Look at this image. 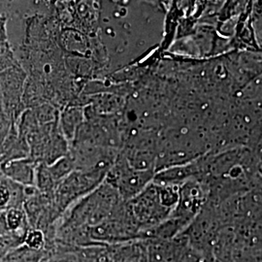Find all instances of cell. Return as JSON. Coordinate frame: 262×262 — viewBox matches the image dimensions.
<instances>
[{"label":"cell","instance_id":"cell-1","mask_svg":"<svg viewBox=\"0 0 262 262\" xmlns=\"http://www.w3.org/2000/svg\"><path fill=\"white\" fill-rule=\"evenodd\" d=\"M212 149L213 141L207 130L192 127L169 128L159 133L156 172L190 163Z\"/></svg>","mask_w":262,"mask_h":262},{"label":"cell","instance_id":"cell-2","mask_svg":"<svg viewBox=\"0 0 262 262\" xmlns=\"http://www.w3.org/2000/svg\"><path fill=\"white\" fill-rule=\"evenodd\" d=\"M180 187L151 182L140 193L128 200L132 215L142 232V239L164 223L178 204Z\"/></svg>","mask_w":262,"mask_h":262},{"label":"cell","instance_id":"cell-3","mask_svg":"<svg viewBox=\"0 0 262 262\" xmlns=\"http://www.w3.org/2000/svg\"><path fill=\"white\" fill-rule=\"evenodd\" d=\"M106 171L73 170L56 187L53 193V204L59 216L81 198L88 195L99 187L107 176Z\"/></svg>","mask_w":262,"mask_h":262},{"label":"cell","instance_id":"cell-4","mask_svg":"<svg viewBox=\"0 0 262 262\" xmlns=\"http://www.w3.org/2000/svg\"><path fill=\"white\" fill-rule=\"evenodd\" d=\"M155 174V171H143L131 167L120 151L107 173L105 182L110 184L123 200H130L152 182Z\"/></svg>","mask_w":262,"mask_h":262},{"label":"cell","instance_id":"cell-5","mask_svg":"<svg viewBox=\"0 0 262 262\" xmlns=\"http://www.w3.org/2000/svg\"><path fill=\"white\" fill-rule=\"evenodd\" d=\"M42 262H111L108 245L71 247L53 243Z\"/></svg>","mask_w":262,"mask_h":262},{"label":"cell","instance_id":"cell-6","mask_svg":"<svg viewBox=\"0 0 262 262\" xmlns=\"http://www.w3.org/2000/svg\"><path fill=\"white\" fill-rule=\"evenodd\" d=\"M37 163L28 158L13 159L0 164V172L11 181L24 187H34Z\"/></svg>","mask_w":262,"mask_h":262},{"label":"cell","instance_id":"cell-7","mask_svg":"<svg viewBox=\"0 0 262 262\" xmlns=\"http://www.w3.org/2000/svg\"><path fill=\"white\" fill-rule=\"evenodd\" d=\"M108 246L111 262H148L146 239Z\"/></svg>","mask_w":262,"mask_h":262},{"label":"cell","instance_id":"cell-8","mask_svg":"<svg viewBox=\"0 0 262 262\" xmlns=\"http://www.w3.org/2000/svg\"><path fill=\"white\" fill-rule=\"evenodd\" d=\"M45 256V251H35L21 245L2 260L4 262H42Z\"/></svg>","mask_w":262,"mask_h":262},{"label":"cell","instance_id":"cell-9","mask_svg":"<svg viewBox=\"0 0 262 262\" xmlns=\"http://www.w3.org/2000/svg\"><path fill=\"white\" fill-rule=\"evenodd\" d=\"M5 213L10 231L28 232L30 229L27 215L23 208H11L5 210Z\"/></svg>","mask_w":262,"mask_h":262},{"label":"cell","instance_id":"cell-10","mask_svg":"<svg viewBox=\"0 0 262 262\" xmlns=\"http://www.w3.org/2000/svg\"><path fill=\"white\" fill-rule=\"evenodd\" d=\"M27 232H8L0 235V260L4 259L9 253L24 245Z\"/></svg>","mask_w":262,"mask_h":262},{"label":"cell","instance_id":"cell-11","mask_svg":"<svg viewBox=\"0 0 262 262\" xmlns=\"http://www.w3.org/2000/svg\"><path fill=\"white\" fill-rule=\"evenodd\" d=\"M24 245L35 251H45L47 247V239L44 232L37 228H30L27 232Z\"/></svg>","mask_w":262,"mask_h":262},{"label":"cell","instance_id":"cell-12","mask_svg":"<svg viewBox=\"0 0 262 262\" xmlns=\"http://www.w3.org/2000/svg\"><path fill=\"white\" fill-rule=\"evenodd\" d=\"M8 232L11 231L7 225L5 210H0V235L6 234Z\"/></svg>","mask_w":262,"mask_h":262}]
</instances>
